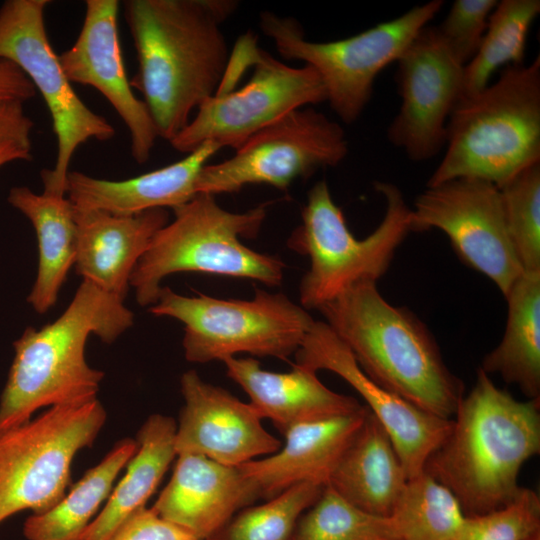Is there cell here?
Instances as JSON below:
<instances>
[{"mask_svg": "<svg viewBox=\"0 0 540 540\" xmlns=\"http://www.w3.org/2000/svg\"><path fill=\"white\" fill-rule=\"evenodd\" d=\"M236 0H127L124 15L134 41L141 91L158 137L170 142L190 115L213 96L230 51L222 25Z\"/></svg>", "mask_w": 540, "mask_h": 540, "instance_id": "obj_1", "label": "cell"}, {"mask_svg": "<svg viewBox=\"0 0 540 540\" xmlns=\"http://www.w3.org/2000/svg\"><path fill=\"white\" fill-rule=\"evenodd\" d=\"M454 415L424 472L455 496L465 516L505 506L521 488L523 464L540 452V399H515L479 368Z\"/></svg>", "mask_w": 540, "mask_h": 540, "instance_id": "obj_2", "label": "cell"}, {"mask_svg": "<svg viewBox=\"0 0 540 540\" xmlns=\"http://www.w3.org/2000/svg\"><path fill=\"white\" fill-rule=\"evenodd\" d=\"M134 323L123 301L82 280L64 312L41 329L27 327L13 346L15 356L0 397V434L44 407L97 399L104 373L86 361L88 337L112 343Z\"/></svg>", "mask_w": 540, "mask_h": 540, "instance_id": "obj_3", "label": "cell"}, {"mask_svg": "<svg viewBox=\"0 0 540 540\" xmlns=\"http://www.w3.org/2000/svg\"><path fill=\"white\" fill-rule=\"evenodd\" d=\"M317 310L374 382L435 416L455 414L463 382L446 366L427 326L385 300L376 282H358Z\"/></svg>", "mask_w": 540, "mask_h": 540, "instance_id": "obj_4", "label": "cell"}, {"mask_svg": "<svg viewBox=\"0 0 540 540\" xmlns=\"http://www.w3.org/2000/svg\"><path fill=\"white\" fill-rule=\"evenodd\" d=\"M445 145L427 186L473 178L499 188L540 162V57L506 66L497 81L460 98Z\"/></svg>", "mask_w": 540, "mask_h": 540, "instance_id": "obj_5", "label": "cell"}, {"mask_svg": "<svg viewBox=\"0 0 540 540\" xmlns=\"http://www.w3.org/2000/svg\"><path fill=\"white\" fill-rule=\"evenodd\" d=\"M174 219L153 237L130 278L137 303L152 306L161 282L177 272H202L257 280L278 286L285 264L278 257L248 248L266 218V204L244 212L223 209L215 196L197 194L174 209Z\"/></svg>", "mask_w": 540, "mask_h": 540, "instance_id": "obj_6", "label": "cell"}, {"mask_svg": "<svg viewBox=\"0 0 540 540\" xmlns=\"http://www.w3.org/2000/svg\"><path fill=\"white\" fill-rule=\"evenodd\" d=\"M374 186L385 198L386 210L380 224L364 239H357L349 230L325 180L309 190L301 223L287 240L288 248L310 260L299 285L300 303L306 310H317L358 282L377 283L411 232V208L401 190L387 182L377 181Z\"/></svg>", "mask_w": 540, "mask_h": 540, "instance_id": "obj_7", "label": "cell"}, {"mask_svg": "<svg viewBox=\"0 0 540 540\" xmlns=\"http://www.w3.org/2000/svg\"><path fill=\"white\" fill-rule=\"evenodd\" d=\"M443 3L432 0L414 6L397 18L328 42L307 40L296 19L271 11L260 13L259 26L282 58L302 61L317 72L326 102L342 122L352 124L369 103L380 72L400 58Z\"/></svg>", "mask_w": 540, "mask_h": 540, "instance_id": "obj_8", "label": "cell"}, {"mask_svg": "<svg viewBox=\"0 0 540 540\" xmlns=\"http://www.w3.org/2000/svg\"><path fill=\"white\" fill-rule=\"evenodd\" d=\"M149 312L184 324L185 358L223 361L238 353L286 360L300 347L315 321L283 293L256 289L250 300L189 297L162 287Z\"/></svg>", "mask_w": 540, "mask_h": 540, "instance_id": "obj_9", "label": "cell"}, {"mask_svg": "<svg viewBox=\"0 0 540 540\" xmlns=\"http://www.w3.org/2000/svg\"><path fill=\"white\" fill-rule=\"evenodd\" d=\"M98 399L55 406L0 434V524L25 510L41 514L65 494L77 453L106 421Z\"/></svg>", "mask_w": 540, "mask_h": 540, "instance_id": "obj_10", "label": "cell"}, {"mask_svg": "<svg viewBox=\"0 0 540 540\" xmlns=\"http://www.w3.org/2000/svg\"><path fill=\"white\" fill-rule=\"evenodd\" d=\"M238 45L246 67H254L249 81L205 100L169 142L176 151L189 154L206 142L236 150L291 111L326 102L324 85L312 67L287 65L259 48L252 35H244Z\"/></svg>", "mask_w": 540, "mask_h": 540, "instance_id": "obj_11", "label": "cell"}, {"mask_svg": "<svg viewBox=\"0 0 540 540\" xmlns=\"http://www.w3.org/2000/svg\"><path fill=\"white\" fill-rule=\"evenodd\" d=\"M48 0H7L0 7V60L18 66L42 95L57 138L54 167L41 171L45 193L66 196L71 159L90 139L109 141L113 126L76 94L46 30Z\"/></svg>", "mask_w": 540, "mask_h": 540, "instance_id": "obj_12", "label": "cell"}, {"mask_svg": "<svg viewBox=\"0 0 540 540\" xmlns=\"http://www.w3.org/2000/svg\"><path fill=\"white\" fill-rule=\"evenodd\" d=\"M348 154L342 126L313 106L291 111L250 137L229 159L206 164L196 194L235 193L252 184L286 191L299 178L335 167Z\"/></svg>", "mask_w": 540, "mask_h": 540, "instance_id": "obj_13", "label": "cell"}, {"mask_svg": "<svg viewBox=\"0 0 540 540\" xmlns=\"http://www.w3.org/2000/svg\"><path fill=\"white\" fill-rule=\"evenodd\" d=\"M410 231H443L458 257L505 296L524 272L512 246L498 187L473 178L427 186L409 216Z\"/></svg>", "mask_w": 540, "mask_h": 540, "instance_id": "obj_14", "label": "cell"}, {"mask_svg": "<svg viewBox=\"0 0 540 540\" xmlns=\"http://www.w3.org/2000/svg\"><path fill=\"white\" fill-rule=\"evenodd\" d=\"M396 62L401 105L387 137L410 160L425 161L446 144L448 120L463 92L464 65L429 25Z\"/></svg>", "mask_w": 540, "mask_h": 540, "instance_id": "obj_15", "label": "cell"}, {"mask_svg": "<svg viewBox=\"0 0 540 540\" xmlns=\"http://www.w3.org/2000/svg\"><path fill=\"white\" fill-rule=\"evenodd\" d=\"M295 354L297 364L337 374L364 399L389 435L409 480L424 472L427 460L449 434L452 419L421 410L374 382L324 321L313 322Z\"/></svg>", "mask_w": 540, "mask_h": 540, "instance_id": "obj_16", "label": "cell"}, {"mask_svg": "<svg viewBox=\"0 0 540 540\" xmlns=\"http://www.w3.org/2000/svg\"><path fill=\"white\" fill-rule=\"evenodd\" d=\"M118 0H87L85 16L74 44L58 56L71 83L99 91L117 112L130 135V150L138 164L146 163L158 138L143 100L128 80L118 32Z\"/></svg>", "mask_w": 540, "mask_h": 540, "instance_id": "obj_17", "label": "cell"}, {"mask_svg": "<svg viewBox=\"0 0 540 540\" xmlns=\"http://www.w3.org/2000/svg\"><path fill=\"white\" fill-rule=\"evenodd\" d=\"M184 406L176 427L177 455L195 454L227 466L271 455L281 442L261 424L250 403L201 379L194 370L180 379Z\"/></svg>", "mask_w": 540, "mask_h": 540, "instance_id": "obj_18", "label": "cell"}, {"mask_svg": "<svg viewBox=\"0 0 540 540\" xmlns=\"http://www.w3.org/2000/svg\"><path fill=\"white\" fill-rule=\"evenodd\" d=\"M177 456L172 476L151 509L197 540H206L259 498L238 466L195 454Z\"/></svg>", "mask_w": 540, "mask_h": 540, "instance_id": "obj_19", "label": "cell"}, {"mask_svg": "<svg viewBox=\"0 0 540 540\" xmlns=\"http://www.w3.org/2000/svg\"><path fill=\"white\" fill-rule=\"evenodd\" d=\"M74 218L77 274L124 301L138 261L154 235L169 222L168 212L157 208L118 216L74 208Z\"/></svg>", "mask_w": 540, "mask_h": 540, "instance_id": "obj_20", "label": "cell"}, {"mask_svg": "<svg viewBox=\"0 0 540 540\" xmlns=\"http://www.w3.org/2000/svg\"><path fill=\"white\" fill-rule=\"evenodd\" d=\"M220 149L219 145L206 142L175 163L120 181L69 171L66 197L76 209L100 210L118 216L157 208L174 209L197 195V176Z\"/></svg>", "mask_w": 540, "mask_h": 540, "instance_id": "obj_21", "label": "cell"}, {"mask_svg": "<svg viewBox=\"0 0 540 540\" xmlns=\"http://www.w3.org/2000/svg\"><path fill=\"white\" fill-rule=\"evenodd\" d=\"M227 376L239 384L263 419L272 421L284 435L300 424L359 410L355 398L327 388L315 371L295 364L289 372L261 369L258 360L229 357L222 361Z\"/></svg>", "mask_w": 540, "mask_h": 540, "instance_id": "obj_22", "label": "cell"}, {"mask_svg": "<svg viewBox=\"0 0 540 540\" xmlns=\"http://www.w3.org/2000/svg\"><path fill=\"white\" fill-rule=\"evenodd\" d=\"M367 411L363 405L352 413L292 427L284 434L285 444L277 452L238 467L259 498L270 499L303 481L327 484L337 459Z\"/></svg>", "mask_w": 540, "mask_h": 540, "instance_id": "obj_23", "label": "cell"}, {"mask_svg": "<svg viewBox=\"0 0 540 540\" xmlns=\"http://www.w3.org/2000/svg\"><path fill=\"white\" fill-rule=\"evenodd\" d=\"M408 481L389 435L368 410L337 459L327 484L357 508L390 517Z\"/></svg>", "mask_w": 540, "mask_h": 540, "instance_id": "obj_24", "label": "cell"}, {"mask_svg": "<svg viewBox=\"0 0 540 540\" xmlns=\"http://www.w3.org/2000/svg\"><path fill=\"white\" fill-rule=\"evenodd\" d=\"M176 422L153 414L137 433V450L123 478L88 527L83 540H113L124 524L154 493L175 456Z\"/></svg>", "mask_w": 540, "mask_h": 540, "instance_id": "obj_25", "label": "cell"}, {"mask_svg": "<svg viewBox=\"0 0 540 540\" xmlns=\"http://www.w3.org/2000/svg\"><path fill=\"white\" fill-rule=\"evenodd\" d=\"M8 202L32 223L38 241L39 264L27 301L43 314L57 301L76 254L74 208L66 196L34 193L25 186L12 187Z\"/></svg>", "mask_w": 540, "mask_h": 540, "instance_id": "obj_26", "label": "cell"}, {"mask_svg": "<svg viewBox=\"0 0 540 540\" xmlns=\"http://www.w3.org/2000/svg\"><path fill=\"white\" fill-rule=\"evenodd\" d=\"M504 297L503 337L480 368L516 385L529 399H540V271L523 272Z\"/></svg>", "mask_w": 540, "mask_h": 540, "instance_id": "obj_27", "label": "cell"}, {"mask_svg": "<svg viewBox=\"0 0 540 540\" xmlns=\"http://www.w3.org/2000/svg\"><path fill=\"white\" fill-rule=\"evenodd\" d=\"M136 450V440L125 438L118 441L51 509L26 519L23 525L25 538L83 540L101 504L111 493L118 474Z\"/></svg>", "mask_w": 540, "mask_h": 540, "instance_id": "obj_28", "label": "cell"}, {"mask_svg": "<svg viewBox=\"0 0 540 540\" xmlns=\"http://www.w3.org/2000/svg\"><path fill=\"white\" fill-rule=\"evenodd\" d=\"M539 13V0L498 1L477 53L464 66L461 98L484 89L498 68L524 63L528 33Z\"/></svg>", "mask_w": 540, "mask_h": 540, "instance_id": "obj_29", "label": "cell"}, {"mask_svg": "<svg viewBox=\"0 0 540 540\" xmlns=\"http://www.w3.org/2000/svg\"><path fill=\"white\" fill-rule=\"evenodd\" d=\"M390 517L398 540H456L465 514L455 496L423 472L408 481Z\"/></svg>", "mask_w": 540, "mask_h": 540, "instance_id": "obj_30", "label": "cell"}, {"mask_svg": "<svg viewBox=\"0 0 540 540\" xmlns=\"http://www.w3.org/2000/svg\"><path fill=\"white\" fill-rule=\"evenodd\" d=\"M290 540H398L392 517L365 512L326 484L298 519Z\"/></svg>", "mask_w": 540, "mask_h": 540, "instance_id": "obj_31", "label": "cell"}, {"mask_svg": "<svg viewBox=\"0 0 540 540\" xmlns=\"http://www.w3.org/2000/svg\"><path fill=\"white\" fill-rule=\"evenodd\" d=\"M325 485L316 481L294 484L268 502L238 512L206 540H290L298 519Z\"/></svg>", "mask_w": 540, "mask_h": 540, "instance_id": "obj_32", "label": "cell"}, {"mask_svg": "<svg viewBox=\"0 0 540 540\" xmlns=\"http://www.w3.org/2000/svg\"><path fill=\"white\" fill-rule=\"evenodd\" d=\"M498 189L508 234L523 271H540V162Z\"/></svg>", "mask_w": 540, "mask_h": 540, "instance_id": "obj_33", "label": "cell"}, {"mask_svg": "<svg viewBox=\"0 0 540 540\" xmlns=\"http://www.w3.org/2000/svg\"><path fill=\"white\" fill-rule=\"evenodd\" d=\"M540 531V498L521 487L505 506L476 516H465L456 540H527Z\"/></svg>", "mask_w": 540, "mask_h": 540, "instance_id": "obj_34", "label": "cell"}, {"mask_svg": "<svg viewBox=\"0 0 540 540\" xmlns=\"http://www.w3.org/2000/svg\"><path fill=\"white\" fill-rule=\"evenodd\" d=\"M497 0H456L437 27L442 39L465 66L477 53Z\"/></svg>", "mask_w": 540, "mask_h": 540, "instance_id": "obj_35", "label": "cell"}, {"mask_svg": "<svg viewBox=\"0 0 540 540\" xmlns=\"http://www.w3.org/2000/svg\"><path fill=\"white\" fill-rule=\"evenodd\" d=\"M113 540H197L188 531L162 519L152 509L136 512Z\"/></svg>", "mask_w": 540, "mask_h": 540, "instance_id": "obj_36", "label": "cell"}, {"mask_svg": "<svg viewBox=\"0 0 540 540\" xmlns=\"http://www.w3.org/2000/svg\"><path fill=\"white\" fill-rule=\"evenodd\" d=\"M23 102L0 100V143L15 142L31 148L32 119L26 115Z\"/></svg>", "mask_w": 540, "mask_h": 540, "instance_id": "obj_37", "label": "cell"}, {"mask_svg": "<svg viewBox=\"0 0 540 540\" xmlns=\"http://www.w3.org/2000/svg\"><path fill=\"white\" fill-rule=\"evenodd\" d=\"M36 95V89L25 73L14 63L0 60V100L25 102Z\"/></svg>", "mask_w": 540, "mask_h": 540, "instance_id": "obj_38", "label": "cell"}, {"mask_svg": "<svg viewBox=\"0 0 540 540\" xmlns=\"http://www.w3.org/2000/svg\"><path fill=\"white\" fill-rule=\"evenodd\" d=\"M31 157V148L15 142L0 143V167L13 161H27L30 160Z\"/></svg>", "mask_w": 540, "mask_h": 540, "instance_id": "obj_39", "label": "cell"}, {"mask_svg": "<svg viewBox=\"0 0 540 540\" xmlns=\"http://www.w3.org/2000/svg\"><path fill=\"white\" fill-rule=\"evenodd\" d=\"M527 540H540V531L529 537Z\"/></svg>", "mask_w": 540, "mask_h": 540, "instance_id": "obj_40", "label": "cell"}]
</instances>
